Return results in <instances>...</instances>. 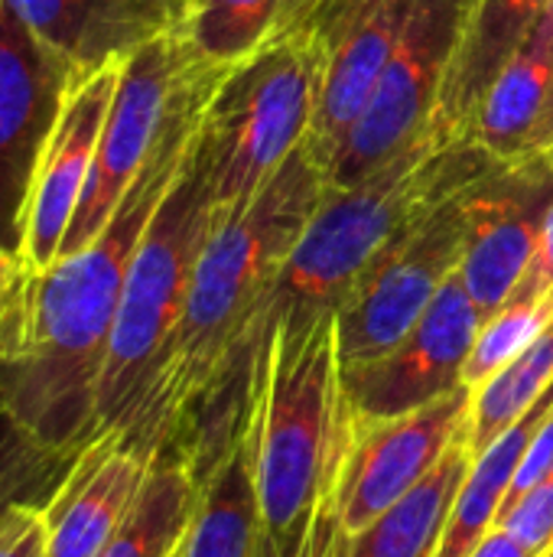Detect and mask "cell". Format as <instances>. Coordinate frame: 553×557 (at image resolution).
<instances>
[{"label":"cell","mask_w":553,"mask_h":557,"mask_svg":"<svg viewBox=\"0 0 553 557\" xmlns=\"http://www.w3.org/2000/svg\"><path fill=\"white\" fill-rule=\"evenodd\" d=\"M225 72L192 59L104 228L49 271L26 274L0 326V411L52 454L72 457L98 434V385L134 251L179 180Z\"/></svg>","instance_id":"6da1fadb"},{"label":"cell","mask_w":553,"mask_h":557,"mask_svg":"<svg viewBox=\"0 0 553 557\" xmlns=\"http://www.w3.org/2000/svg\"><path fill=\"white\" fill-rule=\"evenodd\" d=\"M349 431L336 313L274 326L248 369L241 411L264 535L274 548H293L316 522Z\"/></svg>","instance_id":"7a4b0ae2"},{"label":"cell","mask_w":553,"mask_h":557,"mask_svg":"<svg viewBox=\"0 0 553 557\" xmlns=\"http://www.w3.org/2000/svg\"><path fill=\"white\" fill-rule=\"evenodd\" d=\"M495 160L473 140L427 131L414 147L355 186H332L287 255L244 349V379L264 336L336 313L368 264L424 209L479 180Z\"/></svg>","instance_id":"3957f363"},{"label":"cell","mask_w":553,"mask_h":557,"mask_svg":"<svg viewBox=\"0 0 553 557\" xmlns=\"http://www.w3.org/2000/svg\"><path fill=\"white\" fill-rule=\"evenodd\" d=\"M215 225V199L202 134L147 225L117 307L104 375L98 385V434H137L166 369L199 251Z\"/></svg>","instance_id":"277c9868"},{"label":"cell","mask_w":553,"mask_h":557,"mask_svg":"<svg viewBox=\"0 0 553 557\" xmlns=\"http://www.w3.org/2000/svg\"><path fill=\"white\" fill-rule=\"evenodd\" d=\"M323 36L316 23L274 33L251 59L231 65L202 121L218 219L244 212L271 176L310 137L319 98Z\"/></svg>","instance_id":"5b68a950"},{"label":"cell","mask_w":553,"mask_h":557,"mask_svg":"<svg viewBox=\"0 0 553 557\" xmlns=\"http://www.w3.org/2000/svg\"><path fill=\"white\" fill-rule=\"evenodd\" d=\"M479 0H414L388 69L329 170L332 186H355L414 147L440 108L443 85Z\"/></svg>","instance_id":"8992f818"},{"label":"cell","mask_w":553,"mask_h":557,"mask_svg":"<svg viewBox=\"0 0 553 557\" xmlns=\"http://www.w3.org/2000/svg\"><path fill=\"white\" fill-rule=\"evenodd\" d=\"M460 193L417 212L339 304L336 336L342 366L375 359L401 343L450 277L460 274L466 248Z\"/></svg>","instance_id":"52a82bcc"},{"label":"cell","mask_w":553,"mask_h":557,"mask_svg":"<svg viewBox=\"0 0 553 557\" xmlns=\"http://www.w3.org/2000/svg\"><path fill=\"white\" fill-rule=\"evenodd\" d=\"M189 65H192V52L186 49L176 26L147 39L124 59L121 78H117V88H114L101 137H98L88 186L68 225L59 258L81 251L104 228L114 206L121 202V196L140 173L143 160L150 157L160 137V127L166 121V111L173 104V95L183 75L189 72Z\"/></svg>","instance_id":"ba28073f"},{"label":"cell","mask_w":553,"mask_h":557,"mask_svg":"<svg viewBox=\"0 0 553 557\" xmlns=\"http://www.w3.org/2000/svg\"><path fill=\"white\" fill-rule=\"evenodd\" d=\"M473 388L388 421H352L339 476L329 490L339 529L355 539L414 493L466 431Z\"/></svg>","instance_id":"9c48e42d"},{"label":"cell","mask_w":553,"mask_h":557,"mask_svg":"<svg viewBox=\"0 0 553 557\" xmlns=\"http://www.w3.org/2000/svg\"><path fill=\"white\" fill-rule=\"evenodd\" d=\"M81 69L0 0V248L20 255L29 193L49 134Z\"/></svg>","instance_id":"30bf717a"},{"label":"cell","mask_w":553,"mask_h":557,"mask_svg":"<svg viewBox=\"0 0 553 557\" xmlns=\"http://www.w3.org/2000/svg\"><path fill=\"white\" fill-rule=\"evenodd\" d=\"M482 323L486 313L453 274L401 343L375 359L342 366L352 421L401 418L456 392Z\"/></svg>","instance_id":"8fae6325"},{"label":"cell","mask_w":553,"mask_h":557,"mask_svg":"<svg viewBox=\"0 0 553 557\" xmlns=\"http://www.w3.org/2000/svg\"><path fill=\"white\" fill-rule=\"evenodd\" d=\"M460 202L466 215L460 281L489 320L515 297L535 258L553 202L551 153L495 160L460 193Z\"/></svg>","instance_id":"7c38bea8"},{"label":"cell","mask_w":553,"mask_h":557,"mask_svg":"<svg viewBox=\"0 0 553 557\" xmlns=\"http://www.w3.org/2000/svg\"><path fill=\"white\" fill-rule=\"evenodd\" d=\"M411 7L414 0H326L313 20H306L316 23L323 36L319 98L306 147L326 176L342 140L375 95Z\"/></svg>","instance_id":"4fadbf2b"},{"label":"cell","mask_w":553,"mask_h":557,"mask_svg":"<svg viewBox=\"0 0 553 557\" xmlns=\"http://www.w3.org/2000/svg\"><path fill=\"white\" fill-rule=\"evenodd\" d=\"M121 65L124 59H114L91 72H81L65 95V104L49 134V144L39 160L33 193H29L26 232H23V248H20V261L26 274L49 271L62 255V242L68 235V225L88 186V173L95 163L98 137H101L117 78H121Z\"/></svg>","instance_id":"5bb4252c"},{"label":"cell","mask_w":553,"mask_h":557,"mask_svg":"<svg viewBox=\"0 0 553 557\" xmlns=\"http://www.w3.org/2000/svg\"><path fill=\"white\" fill-rule=\"evenodd\" d=\"M156 450L124 431H101L75 450L42 503L46 557H98L130 516Z\"/></svg>","instance_id":"9a60e30c"},{"label":"cell","mask_w":553,"mask_h":557,"mask_svg":"<svg viewBox=\"0 0 553 557\" xmlns=\"http://www.w3.org/2000/svg\"><path fill=\"white\" fill-rule=\"evenodd\" d=\"M466 137L492 160L548 153L553 144V0L486 88Z\"/></svg>","instance_id":"2e32d148"},{"label":"cell","mask_w":553,"mask_h":557,"mask_svg":"<svg viewBox=\"0 0 553 557\" xmlns=\"http://www.w3.org/2000/svg\"><path fill=\"white\" fill-rule=\"evenodd\" d=\"M261 539V499L244 434L238 431V437L199 476V503L179 557H257Z\"/></svg>","instance_id":"e0dca14e"},{"label":"cell","mask_w":553,"mask_h":557,"mask_svg":"<svg viewBox=\"0 0 553 557\" xmlns=\"http://www.w3.org/2000/svg\"><path fill=\"white\" fill-rule=\"evenodd\" d=\"M473 467V454L466 444V431L453 441L440 467L407 493L394 509H388L375 525L362 535L349 539L342 532L336 557H433L453 499Z\"/></svg>","instance_id":"ac0fdd59"},{"label":"cell","mask_w":553,"mask_h":557,"mask_svg":"<svg viewBox=\"0 0 553 557\" xmlns=\"http://www.w3.org/2000/svg\"><path fill=\"white\" fill-rule=\"evenodd\" d=\"M196 503L199 480L192 460L179 441H166L130 516L98 557H173L189 532Z\"/></svg>","instance_id":"d6986e66"},{"label":"cell","mask_w":553,"mask_h":557,"mask_svg":"<svg viewBox=\"0 0 553 557\" xmlns=\"http://www.w3.org/2000/svg\"><path fill=\"white\" fill-rule=\"evenodd\" d=\"M553 388V320L486 385L473 392L466 444L482 457L515 421H521Z\"/></svg>","instance_id":"ffe728a7"},{"label":"cell","mask_w":553,"mask_h":557,"mask_svg":"<svg viewBox=\"0 0 553 557\" xmlns=\"http://www.w3.org/2000/svg\"><path fill=\"white\" fill-rule=\"evenodd\" d=\"M284 13L287 0H183L176 33L196 62L231 69L277 33Z\"/></svg>","instance_id":"44dd1931"},{"label":"cell","mask_w":553,"mask_h":557,"mask_svg":"<svg viewBox=\"0 0 553 557\" xmlns=\"http://www.w3.org/2000/svg\"><path fill=\"white\" fill-rule=\"evenodd\" d=\"M553 320V297L544 300H508L502 310H495L473 349H469V359L463 366V385L466 388H479L486 385L499 369H505L548 323Z\"/></svg>","instance_id":"7402d4cb"},{"label":"cell","mask_w":553,"mask_h":557,"mask_svg":"<svg viewBox=\"0 0 553 557\" xmlns=\"http://www.w3.org/2000/svg\"><path fill=\"white\" fill-rule=\"evenodd\" d=\"M72 457L39 447L13 418L0 411V522L20 503H46Z\"/></svg>","instance_id":"603a6c76"},{"label":"cell","mask_w":553,"mask_h":557,"mask_svg":"<svg viewBox=\"0 0 553 557\" xmlns=\"http://www.w3.org/2000/svg\"><path fill=\"white\" fill-rule=\"evenodd\" d=\"M495 529L508 532L518 545H525L538 557L553 555V476L538 483L531 493H525L499 519Z\"/></svg>","instance_id":"cb8c5ba5"},{"label":"cell","mask_w":553,"mask_h":557,"mask_svg":"<svg viewBox=\"0 0 553 557\" xmlns=\"http://www.w3.org/2000/svg\"><path fill=\"white\" fill-rule=\"evenodd\" d=\"M0 557H46L42 503H20L3 516Z\"/></svg>","instance_id":"d4e9b609"},{"label":"cell","mask_w":553,"mask_h":557,"mask_svg":"<svg viewBox=\"0 0 553 557\" xmlns=\"http://www.w3.org/2000/svg\"><path fill=\"white\" fill-rule=\"evenodd\" d=\"M548 476H553V408L544 414V421L538 424V431H535V437H531V444H528V450H525V457H521V463H518V470H515V480H512V490H508V496H505V503H502L499 519H502L525 493H531L538 483H544Z\"/></svg>","instance_id":"484cf974"},{"label":"cell","mask_w":553,"mask_h":557,"mask_svg":"<svg viewBox=\"0 0 553 557\" xmlns=\"http://www.w3.org/2000/svg\"><path fill=\"white\" fill-rule=\"evenodd\" d=\"M339 519H336V509H332V499L326 496L323 506H319V516L316 522L310 525V532L293 545V548H274L267 542V535L261 539V552L257 557H336V545H339Z\"/></svg>","instance_id":"4316f807"},{"label":"cell","mask_w":553,"mask_h":557,"mask_svg":"<svg viewBox=\"0 0 553 557\" xmlns=\"http://www.w3.org/2000/svg\"><path fill=\"white\" fill-rule=\"evenodd\" d=\"M23 277H26V268H23L20 255L0 248V326H3V320H7V313H10V307L16 300V290H20Z\"/></svg>","instance_id":"83f0119b"},{"label":"cell","mask_w":553,"mask_h":557,"mask_svg":"<svg viewBox=\"0 0 553 557\" xmlns=\"http://www.w3.org/2000/svg\"><path fill=\"white\" fill-rule=\"evenodd\" d=\"M473 557H538L535 552H528L525 545H518L508 532L502 529H492L486 535V542L473 552Z\"/></svg>","instance_id":"f1b7e54d"},{"label":"cell","mask_w":553,"mask_h":557,"mask_svg":"<svg viewBox=\"0 0 553 557\" xmlns=\"http://www.w3.org/2000/svg\"><path fill=\"white\" fill-rule=\"evenodd\" d=\"M323 3H326V0H303V3L297 7V13H293V16L287 20V26H284V29H290V26H300V23L313 20V13H316V10H319ZM277 33H280V29H277Z\"/></svg>","instance_id":"f546056e"},{"label":"cell","mask_w":553,"mask_h":557,"mask_svg":"<svg viewBox=\"0 0 553 557\" xmlns=\"http://www.w3.org/2000/svg\"><path fill=\"white\" fill-rule=\"evenodd\" d=\"M300 3H303V0H287V13H284V20H280V26H277V29H284V26H287V20L297 13V7H300Z\"/></svg>","instance_id":"4dcf8cb0"},{"label":"cell","mask_w":553,"mask_h":557,"mask_svg":"<svg viewBox=\"0 0 553 557\" xmlns=\"http://www.w3.org/2000/svg\"><path fill=\"white\" fill-rule=\"evenodd\" d=\"M548 153H551V160H553V144H551V150H548Z\"/></svg>","instance_id":"1f68e13d"},{"label":"cell","mask_w":553,"mask_h":557,"mask_svg":"<svg viewBox=\"0 0 553 557\" xmlns=\"http://www.w3.org/2000/svg\"><path fill=\"white\" fill-rule=\"evenodd\" d=\"M173 557H179V552H176V555H173Z\"/></svg>","instance_id":"d6a6232c"},{"label":"cell","mask_w":553,"mask_h":557,"mask_svg":"<svg viewBox=\"0 0 553 557\" xmlns=\"http://www.w3.org/2000/svg\"><path fill=\"white\" fill-rule=\"evenodd\" d=\"M548 557H553V555H548Z\"/></svg>","instance_id":"836d02e7"}]
</instances>
